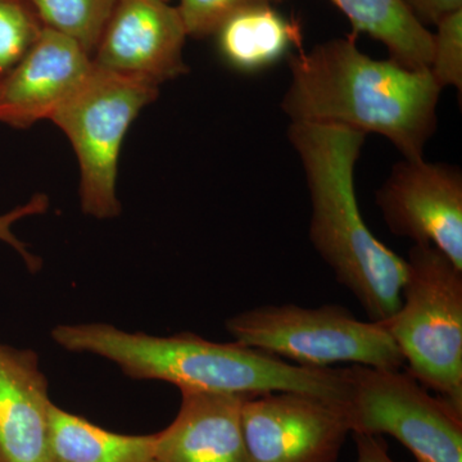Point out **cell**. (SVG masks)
<instances>
[{"label": "cell", "instance_id": "1", "mask_svg": "<svg viewBox=\"0 0 462 462\" xmlns=\"http://www.w3.org/2000/svg\"><path fill=\"white\" fill-rule=\"evenodd\" d=\"M289 69L282 108L291 123L378 134L406 160L424 157L437 130L442 93L430 69L367 56L349 36L300 51L289 60Z\"/></svg>", "mask_w": 462, "mask_h": 462}, {"label": "cell", "instance_id": "2", "mask_svg": "<svg viewBox=\"0 0 462 462\" xmlns=\"http://www.w3.org/2000/svg\"><path fill=\"white\" fill-rule=\"evenodd\" d=\"M51 338L66 351L111 361L129 378L171 383L180 391L249 397L302 392L336 402L346 391L345 369L300 366L238 342L216 343L193 333L153 337L97 322L60 325Z\"/></svg>", "mask_w": 462, "mask_h": 462}, {"label": "cell", "instance_id": "3", "mask_svg": "<svg viewBox=\"0 0 462 462\" xmlns=\"http://www.w3.org/2000/svg\"><path fill=\"white\" fill-rule=\"evenodd\" d=\"M365 134L333 125L291 123L288 139L305 171L312 247L372 321H387L402 305L406 260L370 231L355 189Z\"/></svg>", "mask_w": 462, "mask_h": 462}, {"label": "cell", "instance_id": "4", "mask_svg": "<svg viewBox=\"0 0 462 462\" xmlns=\"http://www.w3.org/2000/svg\"><path fill=\"white\" fill-rule=\"evenodd\" d=\"M382 322L407 373L462 412V270L433 245H413L402 305Z\"/></svg>", "mask_w": 462, "mask_h": 462}, {"label": "cell", "instance_id": "5", "mask_svg": "<svg viewBox=\"0 0 462 462\" xmlns=\"http://www.w3.org/2000/svg\"><path fill=\"white\" fill-rule=\"evenodd\" d=\"M225 327L234 342L300 366L354 364L400 370L404 365L384 322L358 320L339 305L254 307L227 319Z\"/></svg>", "mask_w": 462, "mask_h": 462}, {"label": "cell", "instance_id": "6", "mask_svg": "<svg viewBox=\"0 0 462 462\" xmlns=\"http://www.w3.org/2000/svg\"><path fill=\"white\" fill-rule=\"evenodd\" d=\"M157 97V85L94 63L81 87L51 116V123L69 138L78 157L85 215L108 220L121 214V147L134 120Z\"/></svg>", "mask_w": 462, "mask_h": 462}, {"label": "cell", "instance_id": "7", "mask_svg": "<svg viewBox=\"0 0 462 462\" xmlns=\"http://www.w3.org/2000/svg\"><path fill=\"white\" fill-rule=\"evenodd\" d=\"M343 398L351 433L396 438L416 462H462V412L409 373L346 367Z\"/></svg>", "mask_w": 462, "mask_h": 462}, {"label": "cell", "instance_id": "8", "mask_svg": "<svg viewBox=\"0 0 462 462\" xmlns=\"http://www.w3.org/2000/svg\"><path fill=\"white\" fill-rule=\"evenodd\" d=\"M242 430L251 462H337L351 433L340 402L302 392L248 398Z\"/></svg>", "mask_w": 462, "mask_h": 462}, {"label": "cell", "instance_id": "9", "mask_svg": "<svg viewBox=\"0 0 462 462\" xmlns=\"http://www.w3.org/2000/svg\"><path fill=\"white\" fill-rule=\"evenodd\" d=\"M394 236L436 247L462 270V172L424 157L392 167L375 196Z\"/></svg>", "mask_w": 462, "mask_h": 462}, {"label": "cell", "instance_id": "10", "mask_svg": "<svg viewBox=\"0 0 462 462\" xmlns=\"http://www.w3.org/2000/svg\"><path fill=\"white\" fill-rule=\"evenodd\" d=\"M187 38L180 12L167 0H118L93 62L160 87L187 74Z\"/></svg>", "mask_w": 462, "mask_h": 462}, {"label": "cell", "instance_id": "11", "mask_svg": "<svg viewBox=\"0 0 462 462\" xmlns=\"http://www.w3.org/2000/svg\"><path fill=\"white\" fill-rule=\"evenodd\" d=\"M79 42L44 27L38 41L0 83V124L29 129L75 93L93 69Z\"/></svg>", "mask_w": 462, "mask_h": 462}, {"label": "cell", "instance_id": "12", "mask_svg": "<svg viewBox=\"0 0 462 462\" xmlns=\"http://www.w3.org/2000/svg\"><path fill=\"white\" fill-rule=\"evenodd\" d=\"M178 415L154 433L156 462H251L242 430L249 396L180 391Z\"/></svg>", "mask_w": 462, "mask_h": 462}, {"label": "cell", "instance_id": "13", "mask_svg": "<svg viewBox=\"0 0 462 462\" xmlns=\"http://www.w3.org/2000/svg\"><path fill=\"white\" fill-rule=\"evenodd\" d=\"M51 404L36 352L0 343V462H54Z\"/></svg>", "mask_w": 462, "mask_h": 462}, {"label": "cell", "instance_id": "14", "mask_svg": "<svg viewBox=\"0 0 462 462\" xmlns=\"http://www.w3.org/2000/svg\"><path fill=\"white\" fill-rule=\"evenodd\" d=\"M225 62L245 74L263 71L302 41L300 26L273 5H257L234 14L216 32Z\"/></svg>", "mask_w": 462, "mask_h": 462}, {"label": "cell", "instance_id": "15", "mask_svg": "<svg viewBox=\"0 0 462 462\" xmlns=\"http://www.w3.org/2000/svg\"><path fill=\"white\" fill-rule=\"evenodd\" d=\"M356 32L382 42L391 60L412 69H430L433 32L401 0H331Z\"/></svg>", "mask_w": 462, "mask_h": 462}, {"label": "cell", "instance_id": "16", "mask_svg": "<svg viewBox=\"0 0 462 462\" xmlns=\"http://www.w3.org/2000/svg\"><path fill=\"white\" fill-rule=\"evenodd\" d=\"M154 440V434L134 436L103 430L51 404L50 442L54 462H156Z\"/></svg>", "mask_w": 462, "mask_h": 462}, {"label": "cell", "instance_id": "17", "mask_svg": "<svg viewBox=\"0 0 462 462\" xmlns=\"http://www.w3.org/2000/svg\"><path fill=\"white\" fill-rule=\"evenodd\" d=\"M48 29L63 33L91 58L118 0H29Z\"/></svg>", "mask_w": 462, "mask_h": 462}, {"label": "cell", "instance_id": "18", "mask_svg": "<svg viewBox=\"0 0 462 462\" xmlns=\"http://www.w3.org/2000/svg\"><path fill=\"white\" fill-rule=\"evenodd\" d=\"M44 27L29 0H0V83L32 50Z\"/></svg>", "mask_w": 462, "mask_h": 462}, {"label": "cell", "instance_id": "19", "mask_svg": "<svg viewBox=\"0 0 462 462\" xmlns=\"http://www.w3.org/2000/svg\"><path fill=\"white\" fill-rule=\"evenodd\" d=\"M433 33L430 74L440 88L462 91V9L447 14Z\"/></svg>", "mask_w": 462, "mask_h": 462}, {"label": "cell", "instance_id": "20", "mask_svg": "<svg viewBox=\"0 0 462 462\" xmlns=\"http://www.w3.org/2000/svg\"><path fill=\"white\" fill-rule=\"evenodd\" d=\"M279 2L282 0H180L178 9L188 36L205 38L240 11Z\"/></svg>", "mask_w": 462, "mask_h": 462}, {"label": "cell", "instance_id": "21", "mask_svg": "<svg viewBox=\"0 0 462 462\" xmlns=\"http://www.w3.org/2000/svg\"><path fill=\"white\" fill-rule=\"evenodd\" d=\"M48 207H50L48 197L45 194H35L25 205L18 206L8 214L0 216V240L7 243L9 247L14 248L23 257L27 269L32 273L39 272L42 269V260L29 251L25 243L17 238L16 234L12 231V226L21 218L45 214Z\"/></svg>", "mask_w": 462, "mask_h": 462}, {"label": "cell", "instance_id": "22", "mask_svg": "<svg viewBox=\"0 0 462 462\" xmlns=\"http://www.w3.org/2000/svg\"><path fill=\"white\" fill-rule=\"evenodd\" d=\"M422 25H437L447 14L462 9V0H401Z\"/></svg>", "mask_w": 462, "mask_h": 462}, {"label": "cell", "instance_id": "23", "mask_svg": "<svg viewBox=\"0 0 462 462\" xmlns=\"http://www.w3.org/2000/svg\"><path fill=\"white\" fill-rule=\"evenodd\" d=\"M357 447L356 462H398L389 455L387 442L382 436L373 434L352 433Z\"/></svg>", "mask_w": 462, "mask_h": 462}, {"label": "cell", "instance_id": "24", "mask_svg": "<svg viewBox=\"0 0 462 462\" xmlns=\"http://www.w3.org/2000/svg\"><path fill=\"white\" fill-rule=\"evenodd\" d=\"M167 2H170V0H167Z\"/></svg>", "mask_w": 462, "mask_h": 462}]
</instances>
